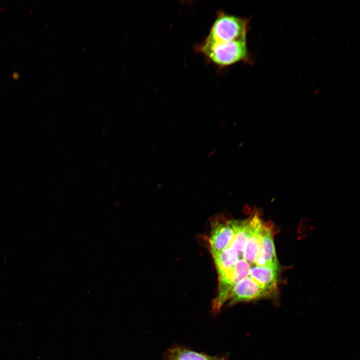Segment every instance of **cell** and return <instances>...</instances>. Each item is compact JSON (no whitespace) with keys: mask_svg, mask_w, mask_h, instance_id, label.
Wrapping results in <instances>:
<instances>
[{"mask_svg":"<svg viewBox=\"0 0 360 360\" xmlns=\"http://www.w3.org/2000/svg\"><path fill=\"white\" fill-rule=\"evenodd\" d=\"M250 264L243 258L238 260L234 266L232 283L234 286L250 274Z\"/></svg>","mask_w":360,"mask_h":360,"instance_id":"8fae6325","label":"cell"},{"mask_svg":"<svg viewBox=\"0 0 360 360\" xmlns=\"http://www.w3.org/2000/svg\"><path fill=\"white\" fill-rule=\"evenodd\" d=\"M278 268L256 266L250 268V277L260 286L276 292Z\"/></svg>","mask_w":360,"mask_h":360,"instance_id":"52a82bcc","label":"cell"},{"mask_svg":"<svg viewBox=\"0 0 360 360\" xmlns=\"http://www.w3.org/2000/svg\"><path fill=\"white\" fill-rule=\"evenodd\" d=\"M276 292L266 288L248 276L236 284L232 288L228 298V306L240 302H248L275 296Z\"/></svg>","mask_w":360,"mask_h":360,"instance_id":"3957f363","label":"cell"},{"mask_svg":"<svg viewBox=\"0 0 360 360\" xmlns=\"http://www.w3.org/2000/svg\"><path fill=\"white\" fill-rule=\"evenodd\" d=\"M248 22V18L220 12L204 41L208 42H226L246 38Z\"/></svg>","mask_w":360,"mask_h":360,"instance_id":"7a4b0ae2","label":"cell"},{"mask_svg":"<svg viewBox=\"0 0 360 360\" xmlns=\"http://www.w3.org/2000/svg\"><path fill=\"white\" fill-rule=\"evenodd\" d=\"M212 256L218 274L232 268L239 259L237 251L230 246L219 254Z\"/></svg>","mask_w":360,"mask_h":360,"instance_id":"9c48e42d","label":"cell"},{"mask_svg":"<svg viewBox=\"0 0 360 360\" xmlns=\"http://www.w3.org/2000/svg\"><path fill=\"white\" fill-rule=\"evenodd\" d=\"M166 353L177 360H219L220 359L182 348L169 349Z\"/></svg>","mask_w":360,"mask_h":360,"instance_id":"30bf717a","label":"cell"},{"mask_svg":"<svg viewBox=\"0 0 360 360\" xmlns=\"http://www.w3.org/2000/svg\"><path fill=\"white\" fill-rule=\"evenodd\" d=\"M234 236L232 220L216 222L209 238L212 255L219 254L228 247Z\"/></svg>","mask_w":360,"mask_h":360,"instance_id":"277c9868","label":"cell"},{"mask_svg":"<svg viewBox=\"0 0 360 360\" xmlns=\"http://www.w3.org/2000/svg\"><path fill=\"white\" fill-rule=\"evenodd\" d=\"M232 222L234 236L229 246L236 250L239 258H242L250 232V218L241 220H232Z\"/></svg>","mask_w":360,"mask_h":360,"instance_id":"ba28073f","label":"cell"},{"mask_svg":"<svg viewBox=\"0 0 360 360\" xmlns=\"http://www.w3.org/2000/svg\"><path fill=\"white\" fill-rule=\"evenodd\" d=\"M254 264L258 266L278 268L272 231L268 224H264V230Z\"/></svg>","mask_w":360,"mask_h":360,"instance_id":"5b68a950","label":"cell"},{"mask_svg":"<svg viewBox=\"0 0 360 360\" xmlns=\"http://www.w3.org/2000/svg\"><path fill=\"white\" fill-rule=\"evenodd\" d=\"M13 77L16 79L18 78H19L18 74L17 72H14L13 74Z\"/></svg>","mask_w":360,"mask_h":360,"instance_id":"7c38bea8","label":"cell"},{"mask_svg":"<svg viewBox=\"0 0 360 360\" xmlns=\"http://www.w3.org/2000/svg\"><path fill=\"white\" fill-rule=\"evenodd\" d=\"M219 360H225L224 358H220Z\"/></svg>","mask_w":360,"mask_h":360,"instance_id":"4fadbf2b","label":"cell"},{"mask_svg":"<svg viewBox=\"0 0 360 360\" xmlns=\"http://www.w3.org/2000/svg\"><path fill=\"white\" fill-rule=\"evenodd\" d=\"M197 48L209 61L221 68L244 61L248 56L246 38L226 42L203 41Z\"/></svg>","mask_w":360,"mask_h":360,"instance_id":"6da1fadb","label":"cell"},{"mask_svg":"<svg viewBox=\"0 0 360 360\" xmlns=\"http://www.w3.org/2000/svg\"><path fill=\"white\" fill-rule=\"evenodd\" d=\"M250 232L244 251L243 258L251 265L255 264L264 223L258 214L250 218Z\"/></svg>","mask_w":360,"mask_h":360,"instance_id":"8992f818","label":"cell"}]
</instances>
